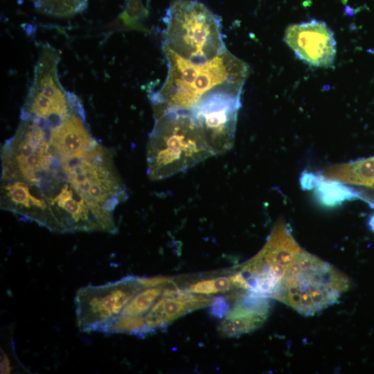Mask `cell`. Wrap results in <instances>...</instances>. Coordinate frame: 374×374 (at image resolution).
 Returning <instances> with one entry per match:
<instances>
[{"label": "cell", "instance_id": "cell-1", "mask_svg": "<svg viewBox=\"0 0 374 374\" xmlns=\"http://www.w3.org/2000/svg\"><path fill=\"white\" fill-rule=\"evenodd\" d=\"M168 73L160 89L150 95L154 114L189 111L206 93L219 87H243L249 66L227 49L205 62L186 60L163 46Z\"/></svg>", "mask_w": 374, "mask_h": 374}, {"label": "cell", "instance_id": "cell-2", "mask_svg": "<svg viewBox=\"0 0 374 374\" xmlns=\"http://www.w3.org/2000/svg\"><path fill=\"white\" fill-rule=\"evenodd\" d=\"M154 116L147 145L151 179L171 177L213 155L188 111H166Z\"/></svg>", "mask_w": 374, "mask_h": 374}, {"label": "cell", "instance_id": "cell-3", "mask_svg": "<svg viewBox=\"0 0 374 374\" xmlns=\"http://www.w3.org/2000/svg\"><path fill=\"white\" fill-rule=\"evenodd\" d=\"M350 287L348 276L303 250L289 265L273 299L304 316H312L337 301Z\"/></svg>", "mask_w": 374, "mask_h": 374}, {"label": "cell", "instance_id": "cell-4", "mask_svg": "<svg viewBox=\"0 0 374 374\" xmlns=\"http://www.w3.org/2000/svg\"><path fill=\"white\" fill-rule=\"evenodd\" d=\"M163 46L195 63L226 50L219 18L197 0H175L163 18Z\"/></svg>", "mask_w": 374, "mask_h": 374}, {"label": "cell", "instance_id": "cell-5", "mask_svg": "<svg viewBox=\"0 0 374 374\" xmlns=\"http://www.w3.org/2000/svg\"><path fill=\"white\" fill-rule=\"evenodd\" d=\"M242 87L225 86L204 95L188 111L215 154L233 145Z\"/></svg>", "mask_w": 374, "mask_h": 374}, {"label": "cell", "instance_id": "cell-6", "mask_svg": "<svg viewBox=\"0 0 374 374\" xmlns=\"http://www.w3.org/2000/svg\"><path fill=\"white\" fill-rule=\"evenodd\" d=\"M143 288L136 276H126L104 285L80 287L74 299L78 328L84 332H102Z\"/></svg>", "mask_w": 374, "mask_h": 374}, {"label": "cell", "instance_id": "cell-7", "mask_svg": "<svg viewBox=\"0 0 374 374\" xmlns=\"http://www.w3.org/2000/svg\"><path fill=\"white\" fill-rule=\"evenodd\" d=\"M284 41L295 55L312 66L330 68L337 55L334 33L323 21H311L288 26Z\"/></svg>", "mask_w": 374, "mask_h": 374}, {"label": "cell", "instance_id": "cell-8", "mask_svg": "<svg viewBox=\"0 0 374 374\" xmlns=\"http://www.w3.org/2000/svg\"><path fill=\"white\" fill-rule=\"evenodd\" d=\"M303 249L293 238L287 224L278 221L262 249L243 264L249 270L271 274L279 283L289 265Z\"/></svg>", "mask_w": 374, "mask_h": 374}, {"label": "cell", "instance_id": "cell-9", "mask_svg": "<svg viewBox=\"0 0 374 374\" xmlns=\"http://www.w3.org/2000/svg\"><path fill=\"white\" fill-rule=\"evenodd\" d=\"M213 298L196 294L190 299L161 296L144 316L147 336L163 330L179 317L193 310L208 306Z\"/></svg>", "mask_w": 374, "mask_h": 374}, {"label": "cell", "instance_id": "cell-10", "mask_svg": "<svg viewBox=\"0 0 374 374\" xmlns=\"http://www.w3.org/2000/svg\"><path fill=\"white\" fill-rule=\"evenodd\" d=\"M322 176L326 179L341 183L373 186L374 185V157L355 162L329 166L323 172Z\"/></svg>", "mask_w": 374, "mask_h": 374}, {"label": "cell", "instance_id": "cell-11", "mask_svg": "<svg viewBox=\"0 0 374 374\" xmlns=\"http://www.w3.org/2000/svg\"><path fill=\"white\" fill-rule=\"evenodd\" d=\"M267 319L256 314L229 312L220 323L218 332L222 337H238L257 330Z\"/></svg>", "mask_w": 374, "mask_h": 374}, {"label": "cell", "instance_id": "cell-12", "mask_svg": "<svg viewBox=\"0 0 374 374\" xmlns=\"http://www.w3.org/2000/svg\"><path fill=\"white\" fill-rule=\"evenodd\" d=\"M314 193L317 201L325 207H335L359 197L356 192L343 183L326 179L314 188Z\"/></svg>", "mask_w": 374, "mask_h": 374}, {"label": "cell", "instance_id": "cell-13", "mask_svg": "<svg viewBox=\"0 0 374 374\" xmlns=\"http://www.w3.org/2000/svg\"><path fill=\"white\" fill-rule=\"evenodd\" d=\"M165 286L149 287L138 292L127 303L120 316L143 317L162 295Z\"/></svg>", "mask_w": 374, "mask_h": 374}, {"label": "cell", "instance_id": "cell-14", "mask_svg": "<svg viewBox=\"0 0 374 374\" xmlns=\"http://www.w3.org/2000/svg\"><path fill=\"white\" fill-rule=\"evenodd\" d=\"M37 9L59 17H67L81 12L87 0H33Z\"/></svg>", "mask_w": 374, "mask_h": 374}, {"label": "cell", "instance_id": "cell-15", "mask_svg": "<svg viewBox=\"0 0 374 374\" xmlns=\"http://www.w3.org/2000/svg\"><path fill=\"white\" fill-rule=\"evenodd\" d=\"M125 7L119 17L121 24L125 28L148 33L142 21L148 16V10L141 0H125Z\"/></svg>", "mask_w": 374, "mask_h": 374}, {"label": "cell", "instance_id": "cell-16", "mask_svg": "<svg viewBox=\"0 0 374 374\" xmlns=\"http://www.w3.org/2000/svg\"><path fill=\"white\" fill-rule=\"evenodd\" d=\"M102 332L130 334L141 338L147 337L144 317L119 316Z\"/></svg>", "mask_w": 374, "mask_h": 374}, {"label": "cell", "instance_id": "cell-17", "mask_svg": "<svg viewBox=\"0 0 374 374\" xmlns=\"http://www.w3.org/2000/svg\"><path fill=\"white\" fill-rule=\"evenodd\" d=\"M232 288L236 287L232 284L230 277L220 276L198 280L191 283L185 289L197 294L211 295L217 293L227 292Z\"/></svg>", "mask_w": 374, "mask_h": 374}, {"label": "cell", "instance_id": "cell-18", "mask_svg": "<svg viewBox=\"0 0 374 374\" xmlns=\"http://www.w3.org/2000/svg\"><path fill=\"white\" fill-rule=\"evenodd\" d=\"M230 301L229 297L224 296L213 297L208 305L209 314L217 319L224 318L231 307Z\"/></svg>", "mask_w": 374, "mask_h": 374}, {"label": "cell", "instance_id": "cell-19", "mask_svg": "<svg viewBox=\"0 0 374 374\" xmlns=\"http://www.w3.org/2000/svg\"><path fill=\"white\" fill-rule=\"evenodd\" d=\"M138 280L143 288L149 287L166 286L173 283L170 278L163 276L138 277Z\"/></svg>", "mask_w": 374, "mask_h": 374}, {"label": "cell", "instance_id": "cell-20", "mask_svg": "<svg viewBox=\"0 0 374 374\" xmlns=\"http://www.w3.org/2000/svg\"><path fill=\"white\" fill-rule=\"evenodd\" d=\"M323 176H319L312 172H304L300 178V183L303 190L314 188L322 179Z\"/></svg>", "mask_w": 374, "mask_h": 374}, {"label": "cell", "instance_id": "cell-21", "mask_svg": "<svg viewBox=\"0 0 374 374\" xmlns=\"http://www.w3.org/2000/svg\"><path fill=\"white\" fill-rule=\"evenodd\" d=\"M368 226L374 231V214L371 215L368 220Z\"/></svg>", "mask_w": 374, "mask_h": 374}]
</instances>
